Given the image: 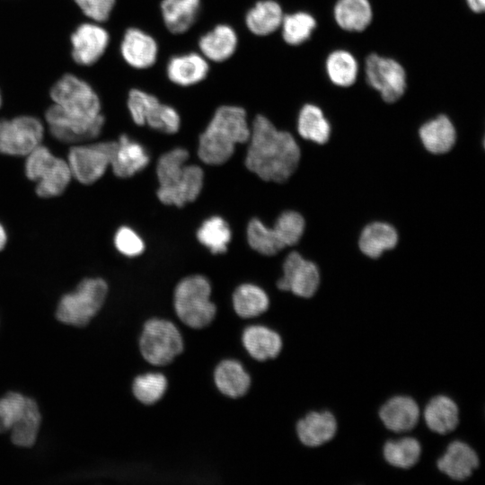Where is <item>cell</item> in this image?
Returning a JSON list of instances; mask_svg holds the SVG:
<instances>
[{"instance_id":"21","label":"cell","mask_w":485,"mask_h":485,"mask_svg":"<svg viewBox=\"0 0 485 485\" xmlns=\"http://www.w3.org/2000/svg\"><path fill=\"white\" fill-rule=\"evenodd\" d=\"M209 71L206 57L196 52L177 55L170 58L166 74L171 82L180 86H191L203 81Z\"/></svg>"},{"instance_id":"14","label":"cell","mask_w":485,"mask_h":485,"mask_svg":"<svg viewBox=\"0 0 485 485\" xmlns=\"http://www.w3.org/2000/svg\"><path fill=\"white\" fill-rule=\"evenodd\" d=\"M318 267L304 260L301 254L293 251L287 255L283 264V276L277 282L278 288L289 291L295 295L310 298L315 295L320 286Z\"/></svg>"},{"instance_id":"39","label":"cell","mask_w":485,"mask_h":485,"mask_svg":"<svg viewBox=\"0 0 485 485\" xmlns=\"http://www.w3.org/2000/svg\"><path fill=\"white\" fill-rule=\"evenodd\" d=\"M247 240L254 251L267 256L275 255L285 248L273 227H267L257 218H252L248 224Z\"/></svg>"},{"instance_id":"41","label":"cell","mask_w":485,"mask_h":485,"mask_svg":"<svg viewBox=\"0 0 485 485\" xmlns=\"http://www.w3.org/2000/svg\"><path fill=\"white\" fill-rule=\"evenodd\" d=\"M28 397L9 392L0 398V433L7 432L22 415Z\"/></svg>"},{"instance_id":"2","label":"cell","mask_w":485,"mask_h":485,"mask_svg":"<svg viewBox=\"0 0 485 485\" xmlns=\"http://www.w3.org/2000/svg\"><path fill=\"white\" fill-rule=\"evenodd\" d=\"M250 135L251 128L242 108L220 106L199 136L198 157L207 164H223L231 158L235 146L247 142Z\"/></svg>"},{"instance_id":"35","label":"cell","mask_w":485,"mask_h":485,"mask_svg":"<svg viewBox=\"0 0 485 485\" xmlns=\"http://www.w3.org/2000/svg\"><path fill=\"white\" fill-rule=\"evenodd\" d=\"M40 412L36 401L28 397L22 415L13 425L11 429L12 442L21 447L32 446L37 439L40 427Z\"/></svg>"},{"instance_id":"19","label":"cell","mask_w":485,"mask_h":485,"mask_svg":"<svg viewBox=\"0 0 485 485\" xmlns=\"http://www.w3.org/2000/svg\"><path fill=\"white\" fill-rule=\"evenodd\" d=\"M119 49L124 61L133 68L151 67L157 59L156 40L138 28L132 27L124 32Z\"/></svg>"},{"instance_id":"5","label":"cell","mask_w":485,"mask_h":485,"mask_svg":"<svg viewBox=\"0 0 485 485\" xmlns=\"http://www.w3.org/2000/svg\"><path fill=\"white\" fill-rule=\"evenodd\" d=\"M25 157V174L36 182L39 197H57L66 190L73 178L67 161L54 155L41 144Z\"/></svg>"},{"instance_id":"46","label":"cell","mask_w":485,"mask_h":485,"mask_svg":"<svg viewBox=\"0 0 485 485\" xmlns=\"http://www.w3.org/2000/svg\"><path fill=\"white\" fill-rule=\"evenodd\" d=\"M3 104V96H2V93H1V91H0V108Z\"/></svg>"},{"instance_id":"1","label":"cell","mask_w":485,"mask_h":485,"mask_svg":"<svg viewBox=\"0 0 485 485\" xmlns=\"http://www.w3.org/2000/svg\"><path fill=\"white\" fill-rule=\"evenodd\" d=\"M245 165L266 181H286L295 171L300 149L293 137L278 130L271 121L258 115L252 122Z\"/></svg>"},{"instance_id":"8","label":"cell","mask_w":485,"mask_h":485,"mask_svg":"<svg viewBox=\"0 0 485 485\" xmlns=\"http://www.w3.org/2000/svg\"><path fill=\"white\" fill-rule=\"evenodd\" d=\"M183 347L182 336L172 322L153 318L145 322L139 348L142 357L149 364L166 366L182 352Z\"/></svg>"},{"instance_id":"17","label":"cell","mask_w":485,"mask_h":485,"mask_svg":"<svg viewBox=\"0 0 485 485\" xmlns=\"http://www.w3.org/2000/svg\"><path fill=\"white\" fill-rule=\"evenodd\" d=\"M339 429L335 415L327 410L310 411L295 425V432L302 445L309 448L321 447L332 441Z\"/></svg>"},{"instance_id":"42","label":"cell","mask_w":485,"mask_h":485,"mask_svg":"<svg viewBox=\"0 0 485 485\" xmlns=\"http://www.w3.org/2000/svg\"><path fill=\"white\" fill-rule=\"evenodd\" d=\"M116 249L123 255L135 257L140 255L145 250V243L141 237L130 227L121 226L114 236Z\"/></svg>"},{"instance_id":"40","label":"cell","mask_w":485,"mask_h":485,"mask_svg":"<svg viewBox=\"0 0 485 485\" xmlns=\"http://www.w3.org/2000/svg\"><path fill=\"white\" fill-rule=\"evenodd\" d=\"M304 219L295 211L283 212L277 219L273 229L284 247L295 245L304 231Z\"/></svg>"},{"instance_id":"6","label":"cell","mask_w":485,"mask_h":485,"mask_svg":"<svg viewBox=\"0 0 485 485\" xmlns=\"http://www.w3.org/2000/svg\"><path fill=\"white\" fill-rule=\"evenodd\" d=\"M108 294V285L101 278L83 279L76 288L61 297L56 316L63 323L85 326L102 307Z\"/></svg>"},{"instance_id":"30","label":"cell","mask_w":485,"mask_h":485,"mask_svg":"<svg viewBox=\"0 0 485 485\" xmlns=\"http://www.w3.org/2000/svg\"><path fill=\"white\" fill-rule=\"evenodd\" d=\"M382 454L384 462L390 466L399 470H408L419 462L422 447L417 438L403 436L386 441Z\"/></svg>"},{"instance_id":"26","label":"cell","mask_w":485,"mask_h":485,"mask_svg":"<svg viewBox=\"0 0 485 485\" xmlns=\"http://www.w3.org/2000/svg\"><path fill=\"white\" fill-rule=\"evenodd\" d=\"M284 17L281 5L275 0H260L245 15L248 30L257 36H267L281 26Z\"/></svg>"},{"instance_id":"22","label":"cell","mask_w":485,"mask_h":485,"mask_svg":"<svg viewBox=\"0 0 485 485\" xmlns=\"http://www.w3.org/2000/svg\"><path fill=\"white\" fill-rule=\"evenodd\" d=\"M149 163V155L144 146L121 135L117 141L110 166L119 178H128L142 171Z\"/></svg>"},{"instance_id":"33","label":"cell","mask_w":485,"mask_h":485,"mask_svg":"<svg viewBox=\"0 0 485 485\" xmlns=\"http://www.w3.org/2000/svg\"><path fill=\"white\" fill-rule=\"evenodd\" d=\"M297 130L303 138L324 144L329 140L331 125L318 106L305 104L298 115Z\"/></svg>"},{"instance_id":"9","label":"cell","mask_w":485,"mask_h":485,"mask_svg":"<svg viewBox=\"0 0 485 485\" xmlns=\"http://www.w3.org/2000/svg\"><path fill=\"white\" fill-rule=\"evenodd\" d=\"M127 105L132 120L138 126L147 125L165 134H174L180 128L181 118L176 110L143 90H130Z\"/></svg>"},{"instance_id":"34","label":"cell","mask_w":485,"mask_h":485,"mask_svg":"<svg viewBox=\"0 0 485 485\" xmlns=\"http://www.w3.org/2000/svg\"><path fill=\"white\" fill-rule=\"evenodd\" d=\"M325 68L330 81L340 87L352 85L358 75L356 57L344 49L334 50L328 56Z\"/></svg>"},{"instance_id":"32","label":"cell","mask_w":485,"mask_h":485,"mask_svg":"<svg viewBox=\"0 0 485 485\" xmlns=\"http://www.w3.org/2000/svg\"><path fill=\"white\" fill-rule=\"evenodd\" d=\"M233 306L239 317L249 319L265 313L269 306V299L261 287L246 283L234 290Z\"/></svg>"},{"instance_id":"13","label":"cell","mask_w":485,"mask_h":485,"mask_svg":"<svg viewBox=\"0 0 485 485\" xmlns=\"http://www.w3.org/2000/svg\"><path fill=\"white\" fill-rule=\"evenodd\" d=\"M45 119L54 138L63 143L75 145L97 137L105 122L103 115L96 119H79L69 116L54 103L47 109Z\"/></svg>"},{"instance_id":"43","label":"cell","mask_w":485,"mask_h":485,"mask_svg":"<svg viewBox=\"0 0 485 485\" xmlns=\"http://www.w3.org/2000/svg\"><path fill=\"white\" fill-rule=\"evenodd\" d=\"M81 12L95 22H106L115 6L116 0H73Z\"/></svg>"},{"instance_id":"44","label":"cell","mask_w":485,"mask_h":485,"mask_svg":"<svg viewBox=\"0 0 485 485\" xmlns=\"http://www.w3.org/2000/svg\"><path fill=\"white\" fill-rule=\"evenodd\" d=\"M468 7L475 13H483L485 9V0H465Z\"/></svg>"},{"instance_id":"15","label":"cell","mask_w":485,"mask_h":485,"mask_svg":"<svg viewBox=\"0 0 485 485\" xmlns=\"http://www.w3.org/2000/svg\"><path fill=\"white\" fill-rule=\"evenodd\" d=\"M73 60L84 66L95 64L105 53L109 43L108 31L95 22L79 24L70 36Z\"/></svg>"},{"instance_id":"4","label":"cell","mask_w":485,"mask_h":485,"mask_svg":"<svg viewBox=\"0 0 485 485\" xmlns=\"http://www.w3.org/2000/svg\"><path fill=\"white\" fill-rule=\"evenodd\" d=\"M211 286L207 278L189 276L175 287L173 305L178 318L188 327L201 329L212 322L216 306L210 300Z\"/></svg>"},{"instance_id":"16","label":"cell","mask_w":485,"mask_h":485,"mask_svg":"<svg viewBox=\"0 0 485 485\" xmlns=\"http://www.w3.org/2000/svg\"><path fill=\"white\" fill-rule=\"evenodd\" d=\"M378 418L384 427L391 432H408L418 425L420 408L411 396L397 394L386 400L379 408Z\"/></svg>"},{"instance_id":"37","label":"cell","mask_w":485,"mask_h":485,"mask_svg":"<svg viewBox=\"0 0 485 485\" xmlns=\"http://www.w3.org/2000/svg\"><path fill=\"white\" fill-rule=\"evenodd\" d=\"M315 27L314 17L306 12H295L284 15L280 26L283 40L291 46H298L305 42Z\"/></svg>"},{"instance_id":"29","label":"cell","mask_w":485,"mask_h":485,"mask_svg":"<svg viewBox=\"0 0 485 485\" xmlns=\"http://www.w3.org/2000/svg\"><path fill=\"white\" fill-rule=\"evenodd\" d=\"M333 13L336 23L347 31H362L373 19V9L368 0H338Z\"/></svg>"},{"instance_id":"24","label":"cell","mask_w":485,"mask_h":485,"mask_svg":"<svg viewBox=\"0 0 485 485\" xmlns=\"http://www.w3.org/2000/svg\"><path fill=\"white\" fill-rule=\"evenodd\" d=\"M238 44L235 31L227 24H218L202 35L198 40L201 55L213 62H223L231 57Z\"/></svg>"},{"instance_id":"36","label":"cell","mask_w":485,"mask_h":485,"mask_svg":"<svg viewBox=\"0 0 485 485\" xmlns=\"http://www.w3.org/2000/svg\"><path fill=\"white\" fill-rule=\"evenodd\" d=\"M198 240L212 253H224L231 241L228 224L220 216H212L201 225L197 233Z\"/></svg>"},{"instance_id":"45","label":"cell","mask_w":485,"mask_h":485,"mask_svg":"<svg viewBox=\"0 0 485 485\" xmlns=\"http://www.w3.org/2000/svg\"><path fill=\"white\" fill-rule=\"evenodd\" d=\"M7 242V233L4 225L0 223V251H2Z\"/></svg>"},{"instance_id":"10","label":"cell","mask_w":485,"mask_h":485,"mask_svg":"<svg viewBox=\"0 0 485 485\" xmlns=\"http://www.w3.org/2000/svg\"><path fill=\"white\" fill-rule=\"evenodd\" d=\"M117 141L76 144L68 152L67 163L73 178L90 185L103 176L110 165Z\"/></svg>"},{"instance_id":"12","label":"cell","mask_w":485,"mask_h":485,"mask_svg":"<svg viewBox=\"0 0 485 485\" xmlns=\"http://www.w3.org/2000/svg\"><path fill=\"white\" fill-rule=\"evenodd\" d=\"M365 73L368 84L380 93L384 101L394 102L404 94L406 72L395 59L372 53L366 59Z\"/></svg>"},{"instance_id":"11","label":"cell","mask_w":485,"mask_h":485,"mask_svg":"<svg viewBox=\"0 0 485 485\" xmlns=\"http://www.w3.org/2000/svg\"><path fill=\"white\" fill-rule=\"evenodd\" d=\"M45 133L40 119L20 115L0 119V153L11 156H26L41 144Z\"/></svg>"},{"instance_id":"23","label":"cell","mask_w":485,"mask_h":485,"mask_svg":"<svg viewBox=\"0 0 485 485\" xmlns=\"http://www.w3.org/2000/svg\"><path fill=\"white\" fill-rule=\"evenodd\" d=\"M242 342L249 355L258 361L277 357L283 348L281 336L263 325L245 328L242 334Z\"/></svg>"},{"instance_id":"28","label":"cell","mask_w":485,"mask_h":485,"mask_svg":"<svg viewBox=\"0 0 485 485\" xmlns=\"http://www.w3.org/2000/svg\"><path fill=\"white\" fill-rule=\"evenodd\" d=\"M419 137L428 151L439 154L451 150L456 140V132L449 118L439 115L421 126Z\"/></svg>"},{"instance_id":"31","label":"cell","mask_w":485,"mask_h":485,"mask_svg":"<svg viewBox=\"0 0 485 485\" xmlns=\"http://www.w3.org/2000/svg\"><path fill=\"white\" fill-rule=\"evenodd\" d=\"M398 234L393 226L384 222H374L366 225L359 238L361 251L370 258H378L384 251L394 248Z\"/></svg>"},{"instance_id":"7","label":"cell","mask_w":485,"mask_h":485,"mask_svg":"<svg viewBox=\"0 0 485 485\" xmlns=\"http://www.w3.org/2000/svg\"><path fill=\"white\" fill-rule=\"evenodd\" d=\"M54 104L66 114L79 119H96L101 116V102L92 85L67 73L58 78L49 90Z\"/></svg>"},{"instance_id":"3","label":"cell","mask_w":485,"mask_h":485,"mask_svg":"<svg viewBox=\"0 0 485 485\" xmlns=\"http://www.w3.org/2000/svg\"><path fill=\"white\" fill-rule=\"evenodd\" d=\"M189 153L177 147L163 154L158 160L156 174L159 181L157 197L165 205L183 207L199 195L204 173L198 165H188Z\"/></svg>"},{"instance_id":"38","label":"cell","mask_w":485,"mask_h":485,"mask_svg":"<svg viewBox=\"0 0 485 485\" xmlns=\"http://www.w3.org/2000/svg\"><path fill=\"white\" fill-rule=\"evenodd\" d=\"M167 387L165 375L161 373H146L134 379L132 392L138 401L152 405L162 399Z\"/></svg>"},{"instance_id":"25","label":"cell","mask_w":485,"mask_h":485,"mask_svg":"<svg viewBox=\"0 0 485 485\" xmlns=\"http://www.w3.org/2000/svg\"><path fill=\"white\" fill-rule=\"evenodd\" d=\"M214 382L218 391L230 398H240L247 393L251 377L242 365L234 359L221 361L214 371Z\"/></svg>"},{"instance_id":"20","label":"cell","mask_w":485,"mask_h":485,"mask_svg":"<svg viewBox=\"0 0 485 485\" xmlns=\"http://www.w3.org/2000/svg\"><path fill=\"white\" fill-rule=\"evenodd\" d=\"M423 419L430 431L438 435H447L459 426L460 409L454 399L445 394H437L429 399L426 404Z\"/></svg>"},{"instance_id":"18","label":"cell","mask_w":485,"mask_h":485,"mask_svg":"<svg viewBox=\"0 0 485 485\" xmlns=\"http://www.w3.org/2000/svg\"><path fill=\"white\" fill-rule=\"evenodd\" d=\"M479 466L477 452L469 444L460 440L449 443L436 460L437 470L455 481L467 480Z\"/></svg>"},{"instance_id":"27","label":"cell","mask_w":485,"mask_h":485,"mask_svg":"<svg viewBox=\"0 0 485 485\" xmlns=\"http://www.w3.org/2000/svg\"><path fill=\"white\" fill-rule=\"evenodd\" d=\"M200 4L201 0H162L164 25L173 34L186 32L194 24Z\"/></svg>"}]
</instances>
